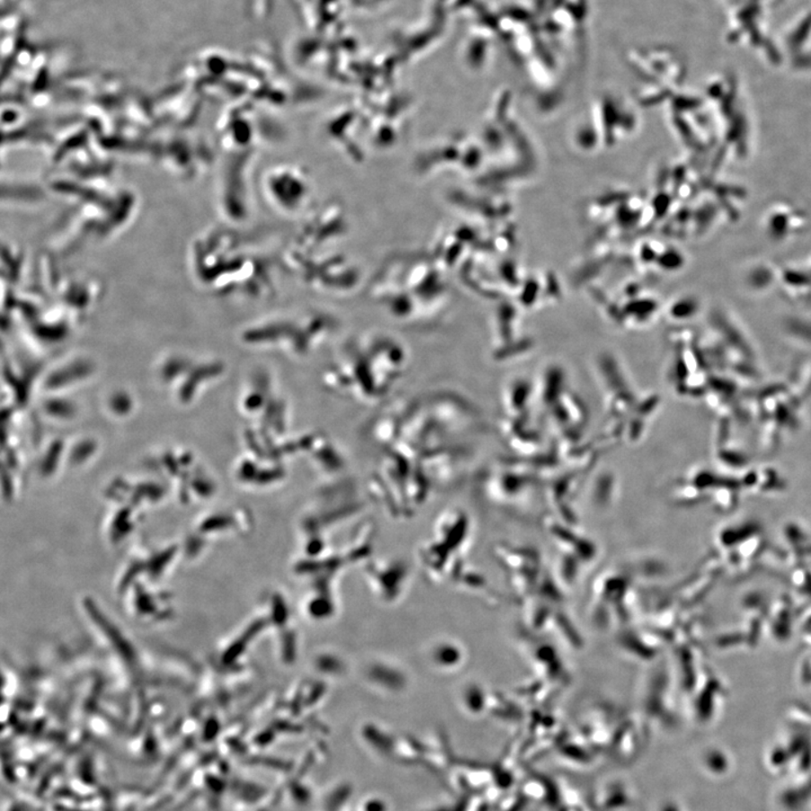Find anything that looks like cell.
Wrapping results in <instances>:
<instances>
[{
  "label": "cell",
  "mask_w": 811,
  "mask_h": 811,
  "mask_svg": "<svg viewBox=\"0 0 811 811\" xmlns=\"http://www.w3.org/2000/svg\"><path fill=\"white\" fill-rule=\"evenodd\" d=\"M463 405L445 392L393 399L365 424L362 436L371 452L367 491L384 507H419L429 494L454 480Z\"/></svg>",
  "instance_id": "obj_1"
},
{
  "label": "cell",
  "mask_w": 811,
  "mask_h": 811,
  "mask_svg": "<svg viewBox=\"0 0 811 811\" xmlns=\"http://www.w3.org/2000/svg\"><path fill=\"white\" fill-rule=\"evenodd\" d=\"M410 351L401 337L366 330L339 339L319 372L326 392L358 406H383L405 378Z\"/></svg>",
  "instance_id": "obj_2"
},
{
  "label": "cell",
  "mask_w": 811,
  "mask_h": 811,
  "mask_svg": "<svg viewBox=\"0 0 811 811\" xmlns=\"http://www.w3.org/2000/svg\"><path fill=\"white\" fill-rule=\"evenodd\" d=\"M339 318L322 309L285 310L256 322L243 335L251 347L291 361H307L334 340Z\"/></svg>",
  "instance_id": "obj_3"
},
{
  "label": "cell",
  "mask_w": 811,
  "mask_h": 811,
  "mask_svg": "<svg viewBox=\"0 0 811 811\" xmlns=\"http://www.w3.org/2000/svg\"><path fill=\"white\" fill-rule=\"evenodd\" d=\"M442 289L424 264H419L409 273L376 278L371 295L392 321L403 326L424 327L440 312Z\"/></svg>",
  "instance_id": "obj_4"
},
{
  "label": "cell",
  "mask_w": 811,
  "mask_h": 811,
  "mask_svg": "<svg viewBox=\"0 0 811 811\" xmlns=\"http://www.w3.org/2000/svg\"><path fill=\"white\" fill-rule=\"evenodd\" d=\"M247 414L256 424V431L289 434L294 432V414L285 390L276 376L261 371L251 385L245 401Z\"/></svg>",
  "instance_id": "obj_5"
},
{
  "label": "cell",
  "mask_w": 811,
  "mask_h": 811,
  "mask_svg": "<svg viewBox=\"0 0 811 811\" xmlns=\"http://www.w3.org/2000/svg\"><path fill=\"white\" fill-rule=\"evenodd\" d=\"M298 464L328 484L348 477V461L332 438L318 429L296 432Z\"/></svg>",
  "instance_id": "obj_6"
}]
</instances>
